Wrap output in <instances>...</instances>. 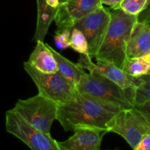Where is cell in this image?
<instances>
[{"label":"cell","instance_id":"cell-1","mask_svg":"<svg viewBox=\"0 0 150 150\" xmlns=\"http://www.w3.org/2000/svg\"><path fill=\"white\" fill-rule=\"evenodd\" d=\"M120 110L115 105L78 92L73 101L59 105L57 120L66 131L87 127L107 132V124Z\"/></svg>","mask_w":150,"mask_h":150},{"label":"cell","instance_id":"cell-2","mask_svg":"<svg viewBox=\"0 0 150 150\" xmlns=\"http://www.w3.org/2000/svg\"><path fill=\"white\" fill-rule=\"evenodd\" d=\"M108 30L95 59L122 69L126 59L127 42L138 16L127 14L120 8L111 9Z\"/></svg>","mask_w":150,"mask_h":150},{"label":"cell","instance_id":"cell-3","mask_svg":"<svg viewBox=\"0 0 150 150\" xmlns=\"http://www.w3.org/2000/svg\"><path fill=\"white\" fill-rule=\"evenodd\" d=\"M23 68L36 84L39 95L62 105L73 101L78 95L76 86L59 71L45 73L39 71L28 62H23Z\"/></svg>","mask_w":150,"mask_h":150},{"label":"cell","instance_id":"cell-4","mask_svg":"<svg viewBox=\"0 0 150 150\" xmlns=\"http://www.w3.org/2000/svg\"><path fill=\"white\" fill-rule=\"evenodd\" d=\"M76 89L80 93L90 95L120 109L134 107L125 90L97 72L85 73Z\"/></svg>","mask_w":150,"mask_h":150},{"label":"cell","instance_id":"cell-5","mask_svg":"<svg viewBox=\"0 0 150 150\" xmlns=\"http://www.w3.org/2000/svg\"><path fill=\"white\" fill-rule=\"evenodd\" d=\"M12 110L37 130L51 135V127L57 117L58 105L38 94L26 100L19 99Z\"/></svg>","mask_w":150,"mask_h":150},{"label":"cell","instance_id":"cell-6","mask_svg":"<svg viewBox=\"0 0 150 150\" xmlns=\"http://www.w3.org/2000/svg\"><path fill=\"white\" fill-rule=\"evenodd\" d=\"M107 132L121 136L132 148L146 135L150 126L143 114L136 108L122 109L107 124Z\"/></svg>","mask_w":150,"mask_h":150},{"label":"cell","instance_id":"cell-7","mask_svg":"<svg viewBox=\"0 0 150 150\" xmlns=\"http://www.w3.org/2000/svg\"><path fill=\"white\" fill-rule=\"evenodd\" d=\"M6 130L20 139L32 150H62L51 135H47L26 122L10 109L5 114Z\"/></svg>","mask_w":150,"mask_h":150},{"label":"cell","instance_id":"cell-8","mask_svg":"<svg viewBox=\"0 0 150 150\" xmlns=\"http://www.w3.org/2000/svg\"><path fill=\"white\" fill-rule=\"evenodd\" d=\"M110 10L101 6L95 11L76 21L73 28L80 30L86 37L90 58H95L102 44L109 25Z\"/></svg>","mask_w":150,"mask_h":150},{"label":"cell","instance_id":"cell-9","mask_svg":"<svg viewBox=\"0 0 150 150\" xmlns=\"http://www.w3.org/2000/svg\"><path fill=\"white\" fill-rule=\"evenodd\" d=\"M77 64L82 68L86 69L89 72H97L106 79L117 83L118 86L127 92L130 101L133 104L134 88L136 86V78L129 76L121 68L111 63L101 61H97L96 63H94L89 56L83 54L80 55Z\"/></svg>","mask_w":150,"mask_h":150},{"label":"cell","instance_id":"cell-10","mask_svg":"<svg viewBox=\"0 0 150 150\" xmlns=\"http://www.w3.org/2000/svg\"><path fill=\"white\" fill-rule=\"evenodd\" d=\"M103 6L100 0H68L58 6L54 21L56 32L64 29L72 30L73 24L81 18Z\"/></svg>","mask_w":150,"mask_h":150},{"label":"cell","instance_id":"cell-11","mask_svg":"<svg viewBox=\"0 0 150 150\" xmlns=\"http://www.w3.org/2000/svg\"><path fill=\"white\" fill-rule=\"evenodd\" d=\"M64 142H57L62 150H101L102 139L107 132L92 127H80Z\"/></svg>","mask_w":150,"mask_h":150},{"label":"cell","instance_id":"cell-12","mask_svg":"<svg viewBox=\"0 0 150 150\" xmlns=\"http://www.w3.org/2000/svg\"><path fill=\"white\" fill-rule=\"evenodd\" d=\"M150 54V25L144 21L135 23L126 48V58Z\"/></svg>","mask_w":150,"mask_h":150},{"label":"cell","instance_id":"cell-13","mask_svg":"<svg viewBox=\"0 0 150 150\" xmlns=\"http://www.w3.org/2000/svg\"><path fill=\"white\" fill-rule=\"evenodd\" d=\"M36 42L28 62L42 73H54L58 71L55 59L47 44L42 41Z\"/></svg>","mask_w":150,"mask_h":150},{"label":"cell","instance_id":"cell-14","mask_svg":"<svg viewBox=\"0 0 150 150\" xmlns=\"http://www.w3.org/2000/svg\"><path fill=\"white\" fill-rule=\"evenodd\" d=\"M38 5V19L37 26L33 40L36 42H44L48 33L50 25L54 21L58 7H54L49 5L45 0H37Z\"/></svg>","mask_w":150,"mask_h":150},{"label":"cell","instance_id":"cell-15","mask_svg":"<svg viewBox=\"0 0 150 150\" xmlns=\"http://www.w3.org/2000/svg\"><path fill=\"white\" fill-rule=\"evenodd\" d=\"M47 45L55 59L58 71L76 87L80 83L81 79H82L83 75L86 73L84 69L66 59L54 48H51V45L48 44Z\"/></svg>","mask_w":150,"mask_h":150},{"label":"cell","instance_id":"cell-16","mask_svg":"<svg viewBox=\"0 0 150 150\" xmlns=\"http://www.w3.org/2000/svg\"><path fill=\"white\" fill-rule=\"evenodd\" d=\"M122 70L133 78L150 74V54L142 57L126 58Z\"/></svg>","mask_w":150,"mask_h":150},{"label":"cell","instance_id":"cell-17","mask_svg":"<svg viewBox=\"0 0 150 150\" xmlns=\"http://www.w3.org/2000/svg\"><path fill=\"white\" fill-rule=\"evenodd\" d=\"M150 102V74L136 78L134 88L133 105Z\"/></svg>","mask_w":150,"mask_h":150},{"label":"cell","instance_id":"cell-18","mask_svg":"<svg viewBox=\"0 0 150 150\" xmlns=\"http://www.w3.org/2000/svg\"><path fill=\"white\" fill-rule=\"evenodd\" d=\"M70 47L80 54L87 55L89 57V47H88L86 37L80 30L76 29V28H73L71 30L70 38Z\"/></svg>","mask_w":150,"mask_h":150},{"label":"cell","instance_id":"cell-19","mask_svg":"<svg viewBox=\"0 0 150 150\" xmlns=\"http://www.w3.org/2000/svg\"><path fill=\"white\" fill-rule=\"evenodd\" d=\"M148 0H122L120 8L126 13L139 16L146 9Z\"/></svg>","mask_w":150,"mask_h":150},{"label":"cell","instance_id":"cell-20","mask_svg":"<svg viewBox=\"0 0 150 150\" xmlns=\"http://www.w3.org/2000/svg\"><path fill=\"white\" fill-rule=\"evenodd\" d=\"M71 30L64 29L61 32H56L54 35V42L57 48L60 50H64L70 47V38Z\"/></svg>","mask_w":150,"mask_h":150},{"label":"cell","instance_id":"cell-21","mask_svg":"<svg viewBox=\"0 0 150 150\" xmlns=\"http://www.w3.org/2000/svg\"><path fill=\"white\" fill-rule=\"evenodd\" d=\"M133 150H150V134L145 136L137 145L133 148Z\"/></svg>","mask_w":150,"mask_h":150},{"label":"cell","instance_id":"cell-22","mask_svg":"<svg viewBox=\"0 0 150 150\" xmlns=\"http://www.w3.org/2000/svg\"><path fill=\"white\" fill-rule=\"evenodd\" d=\"M134 107L139 109L144 115L150 126V102L145 103L142 105H135Z\"/></svg>","mask_w":150,"mask_h":150},{"label":"cell","instance_id":"cell-23","mask_svg":"<svg viewBox=\"0 0 150 150\" xmlns=\"http://www.w3.org/2000/svg\"><path fill=\"white\" fill-rule=\"evenodd\" d=\"M138 21L146 22L150 25V7L145 9L138 16Z\"/></svg>","mask_w":150,"mask_h":150},{"label":"cell","instance_id":"cell-24","mask_svg":"<svg viewBox=\"0 0 150 150\" xmlns=\"http://www.w3.org/2000/svg\"><path fill=\"white\" fill-rule=\"evenodd\" d=\"M100 1L103 5L105 4L109 6L111 9H118L120 8L122 0H100Z\"/></svg>","mask_w":150,"mask_h":150},{"label":"cell","instance_id":"cell-25","mask_svg":"<svg viewBox=\"0 0 150 150\" xmlns=\"http://www.w3.org/2000/svg\"><path fill=\"white\" fill-rule=\"evenodd\" d=\"M49 5L54 7H57L59 6V0H45Z\"/></svg>","mask_w":150,"mask_h":150},{"label":"cell","instance_id":"cell-26","mask_svg":"<svg viewBox=\"0 0 150 150\" xmlns=\"http://www.w3.org/2000/svg\"><path fill=\"white\" fill-rule=\"evenodd\" d=\"M67 1H68V0H59V5L62 4H64V3H65Z\"/></svg>","mask_w":150,"mask_h":150},{"label":"cell","instance_id":"cell-27","mask_svg":"<svg viewBox=\"0 0 150 150\" xmlns=\"http://www.w3.org/2000/svg\"><path fill=\"white\" fill-rule=\"evenodd\" d=\"M150 7V0H148V3H147V6H146V8H147V7Z\"/></svg>","mask_w":150,"mask_h":150},{"label":"cell","instance_id":"cell-28","mask_svg":"<svg viewBox=\"0 0 150 150\" xmlns=\"http://www.w3.org/2000/svg\"><path fill=\"white\" fill-rule=\"evenodd\" d=\"M110 150V149H109ZM112 150H118V149H112Z\"/></svg>","mask_w":150,"mask_h":150}]
</instances>
